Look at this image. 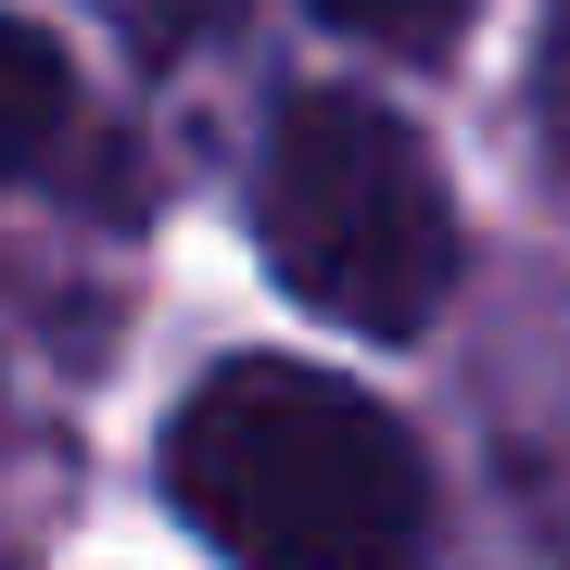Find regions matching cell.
I'll return each instance as SVG.
<instances>
[{
  "label": "cell",
  "mask_w": 570,
  "mask_h": 570,
  "mask_svg": "<svg viewBox=\"0 0 570 570\" xmlns=\"http://www.w3.org/2000/svg\"><path fill=\"white\" fill-rule=\"evenodd\" d=\"M165 494L228 570H419L431 469L355 381L228 355L165 431Z\"/></svg>",
  "instance_id": "cell-1"
},
{
  "label": "cell",
  "mask_w": 570,
  "mask_h": 570,
  "mask_svg": "<svg viewBox=\"0 0 570 570\" xmlns=\"http://www.w3.org/2000/svg\"><path fill=\"white\" fill-rule=\"evenodd\" d=\"M254 242L292 305H317L330 330H367V343H406L456 279V204L431 153L355 89L279 102L254 165Z\"/></svg>",
  "instance_id": "cell-2"
},
{
  "label": "cell",
  "mask_w": 570,
  "mask_h": 570,
  "mask_svg": "<svg viewBox=\"0 0 570 570\" xmlns=\"http://www.w3.org/2000/svg\"><path fill=\"white\" fill-rule=\"evenodd\" d=\"M343 39H381V51H444L469 26V0H317Z\"/></svg>",
  "instance_id": "cell-3"
},
{
  "label": "cell",
  "mask_w": 570,
  "mask_h": 570,
  "mask_svg": "<svg viewBox=\"0 0 570 570\" xmlns=\"http://www.w3.org/2000/svg\"><path fill=\"white\" fill-rule=\"evenodd\" d=\"M51 127H63V51L26 26V39H13V165H39Z\"/></svg>",
  "instance_id": "cell-4"
},
{
  "label": "cell",
  "mask_w": 570,
  "mask_h": 570,
  "mask_svg": "<svg viewBox=\"0 0 570 570\" xmlns=\"http://www.w3.org/2000/svg\"><path fill=\"white\" fill-rule=\"evenodd\" d=\"M546 140L570 165V0H558V39H546Z\"/></svg>",
  "instance_id": "cell-5"
}]
</instances>
